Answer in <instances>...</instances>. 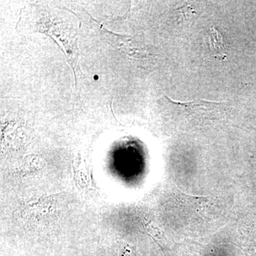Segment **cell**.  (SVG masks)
Instances as JSON below:
<instances>
[{
  "label": "cell",
  "instance_id": "cell-2",
  "mask_svg": "<svg viewBox=\"0 0 256 256\" xmlns=\"http://www.w3.org/2000/svg\"><path fill=\"white\" fill-rule=\"evenodd\" d=\"M170 110L176 114L190 116L193 114H212L226 110V102L196 100L192 102H176L164 95Z\"/></svg>",
  "mask_w": 256,
  "mask_h": 256
},
{
  "label": "cell",
  "instance_id": "cell-1",
  "mask_svg": "<svg viewBox=\"0 0 256 256\" xmlns=\"http://www.w3.org/2000/svg\"><path fill=\"white\" fill-rule=\"evenodd\" d=\"M40 21L36 22V26H34V30L36 32H42L52 37L55 41L60 42L62 48H64V53L66 54L69 63L72 66L74 73L75 66H76L77 57V35H73L70 33H63V26L57 28L60 21H57L56 18L52 20L50 15H44L40 16Z\"/></svg>",
  "mask_w": 256,
  "mask_h": 256
},
{
  "label": "cell",
  "instance_id": "cell-3",
  "mask_svg": "<svg viewBox=\"0 0 256 256\" xmlns=\"http://www.w3.org/2000/svg\"><path fill=\"white\" fill-rule=\"evenodd\" d=\"M210 46L215 56L224 60L226 56V46L224 44L223 36L218 30L212 26L210 30Z\"/></svg>",
  "mask_w": 256,
  "mask_h": 256
}]
</instances>
